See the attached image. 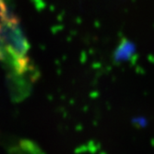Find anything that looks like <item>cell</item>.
Listing matches in <instances>:
<instances>
[{
  "label": "cell",
  "mask_w": 154,
  "mask_h": 154,
  "mask_svg": "<svg viewBox=\"0 0 154 154\" xmlns=\"http://www.w3.org/2000/svg\"><path fill=\"white\" fill-rule=\"evenodd\" d=\"M29 43L15 15L0 22V63L9 75L35 76V69L29 56Z\"/></svg>",
  "instance_id": "1"
},
{
  "label": "cell",
  "mask_w": 154,
  "mask_h": 154,
  "mask_svg": "<svg viewBox=\"0 0 154 154\" xmlns=\"http://www.w3.org/2000/svg\"><path fill=\"white\" fill-rule=\"evenodd\" d=\"M11 15H13V13L8 7L6 0H0V22L4 21Z\"/></svg>",
  "instance_id": "2"
}]
</instances>
